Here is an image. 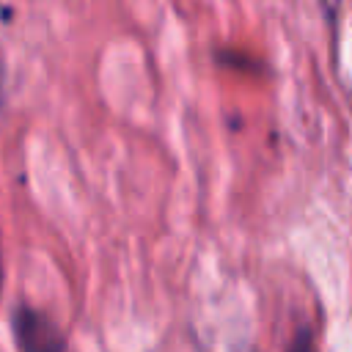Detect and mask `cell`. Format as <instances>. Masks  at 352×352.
<instances>
[{
	"label": "cell",
	"instance_id": "obj_1",
	"mask_svg": "<svg viewBox=\"0 0 352 352\" xmlns=\"http://www.w3.org/2000/svg\"><path fill=\"white\" fill-rule=\"evenodd\" d=\"M16 338H19L22 352H63V338L58 327L33 311H19Z\"/></svg>",
	"mask_w": 352,
	"mask_h": 352
},
{
	"label": "cell",
	"instance_id": "obj_2",
	"mask_svg": "<svg viewBox=\"0 0 352 352\" xmlns=\"http://www.w3.org/2000/svg\"><path fill=\"white\" fill-rule=\"evenodd\" d=\"M286 352H316V346H314V336H311L308 330H300V333L294 336V341L289 344Z\"/></svg>",
	"mask_w": 352,
	"mask_h": 352
}]
</instances>
